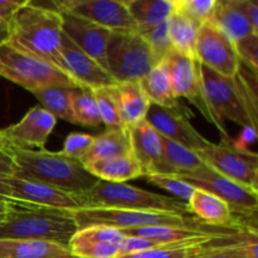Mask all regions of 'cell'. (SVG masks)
<instances>
[{"instance_id":"cell-23","label":"cell","mask_w":258,"mask_h":258,"mask_svg":"<svg viewBox=\"0 0 258 258\" xmlns=\"http://www.w3.org/2000/svg\"><path fill=\"white\" fill-rule=\"evenodd\" d=\"M0 258H73L62 244L29 239H0Z\"/></svg>"},{"instance_id":"cell-42","label":"cell","mask_w":258,"mask_h":258,"mask_svg":"<svg viewBox=\"0 0 258 258\" xmlns=\"http://www.w3.org/2000/svg\"><path fill=\"white\" fill-rule=\"evenodd\" d=\"M257 139V128L254 127H251V126H248V127H243L242 128V133L241 135L238 136V139H236V140H233V146L236 149H238V150H242V151H248V146L251 145V144H253L254 141H256Z\"/></svg>"},{"instance_id":"cell-26","label":"cell","mask_w":258,"mask_h":258,"mask_svg":"<svg viewBox=\"0 0 258 258\" xmlns=\"http://www.w3.org/2000/svg\"><path fill=\"white\" fill-rule=\"evenodd\" d=\"M125 3L139 33L166 22L175 12V0H125Z\"/></svg>"},{"instance_id":"cell-38","label":"cell","mask_w":258,"mask_h":258,"mask_svg":"<svg viewBox=\"0 0 258 258\" xmlns=\"http://www.w3.org/2000/svg\"><path fill=\"white\" fill-rule=\"evenodd\" d=\"M258 238L241 244L208 248L196 258H258Z\"/></svg>"},{"instance_id":"cell-27","label":"cell","mask_w":258,"mask_h":258,"mask_svg":"<svg viewBox=\"0 0 258 258\" xmlns=\"http://www.w3.org/2000/svg\"><path fill=\"white\" fill-rule=\"evenodd\" d=\"M140 85L151 105L164 108L178 107V98L174 95L170 76L163 63L156 64L140 81Z\"/></svg>"},{"instance_id":"cell-36","label":"cell","mask_w":258,"mask_h":258,"mask_svg":"<svg viewBox=\"0 0 258 258\" xmlns=\"http://www.w3.org/2000/svg\"><path fill=\"white\" fill-rule=\"evenodd\" d=\"M144 178H145V180L149 184H153V185L158 186V188L163 189V190L169 191L173 196H175L174 198L179 199V201L184 202V203H188V201L190 199L191 194L194 191L193 186L186 184L185 181H183L180 178L175 175L148 174V175H144Z\"/></svg>"},{"instance_id":"cell-15","label":"cell","mask_w":258,"mask_h":258,"mask_svg":"<svg viewBox=\"0 0 258 258\" xmlns=\"http://www.w3.org/2000/svg\"><path fill=\"white\" fill-rule=\"evenodd\" d=\"M176 108H164L151 105L146 115V120L160 134V136L174 141L194 153L207 148L211 141L207 140L191 125L183 111Z\"/></svg>"},{"instance_id":"cell-14","label":"cell","mask_w":258,"mask_h":258,"mask_svg":"<svg viewBox=\"0 0 258 258\" xmlns=\"http://www.w3.org/2000/svg\"><path fill=\"white\" fill-rule=\"evenodd\" d=\"M60 57L64 72L80 88L93 91L117 83L105 68L81 50L63 32L60 35Z\"/></svg>"},{"instance_id":"cell-5","label":"cell","mask_w":258,"mask_h":258,"mask_svg":"<svg viewBox=\"0 0 258 258\" xmlns=\"http://www.w3.org/2000/svg\"><path fill=\"white\" fill-rule=\"evenodd\" d=\"M78 229L92 226L112 227L117 229L146 228V227H181V228L202 229L211 232H241L254 231L232 227H216L201 221L194 216H183L164 212L126 211V209L82 208L73 212Z\"/></svg>"},{"instance_id":"cell-25","label":"cell","mask_w":258,"mask_h":258,"mask_svg":"<svg viewBox=\"0 0 258 258\" xmlns=\"http://www.w3.org/2000/svg\"><path fill=\"white\" fill-rule=\"evenodd\" d=\"M131 153L130 138L127 128L106 130L101 135L93 138V143L87 153L80 159L81 164L86 166L93 161L105 160L116 156L128 155Z\"/></svg>"},{"instance_id":"cell-29","label":"cell","mask_w":258,"mask_h":258,"mask_svg":"<svg viewBox=\"0 0 258 258\" xmlns=\"http://www.w3.org/2000/svg\"><path fill=\"white\" fill-rule=\"evenodd\" d=\"M199 27L175 10L168 19V34L171 47L180 54L196 58V42Z\"/></svg>"},{"instance_id":"cell-37","label":"cell","mask_w":258,"mask_h":258,"mask_svg":"<svg viewBox=\"0 0 258 258\" xmlns=\"http://www.w3.org/2000/svg\"><path fill=\"white\" fill-rule=\"evenodd\" d=\"M15 171H17V165H15L13 146L5 140L0 128V202L4 203L10 202L7 180L15 175Z\"/></svg>"},{"instance_id":"cell-30","label":"cell","mask_w":258,"mask_h":258,"mask_svg":"<svg viewBox=\"0 0 258 258\" xmlns=\"http://www.w3.org/2000/svg\"><path fill=\"white\" fill-rule=\"evenodd\" d=\"M76 88L68 87H47L33 91L34 97L39 101L40 107L67 122L76 123L72 112V93Z\"/></svg>"},{"instance_id":"cell-21","label":"cell","mask_w":258,"mask_h":258,"mask_svg":"<svg viewBox=\"0 0 258 258\" xmlns=\"http://www.w3.org/2000/svg\"><path fill=\"white\" fill-rule=\"evenodd\" d=\"M112 88L125 127L145 120L151 103L141 87L140 81L116 83Z\"/></svg>"},{"instance_id":"cell-45","label":"cell","mask_w":258,"mask_h":258,"mask_svg":"<svg viewBox=\"0 0 258 258\" xmlns=\"http://www.w3.org/2000/svg\"><path fill=\"white\" fill-rule=\"evenodd\" d=\"M8 209V203H4V202H0V219L5 216Z\"/></svg>"},{"instance_id":"cell-7","label":"cell","mask_w":258,"mask_h":258,"mask_svg":"<svg viewBox=\"0 0 258 258\" xmlns=\"http://www.w3.org/2000/svg\"><path fill=\"white\" fill-rule=\"evenodd\" d=\"M0 77L22 86L29 92L47 87L80 88L62 70L19 52L7 43L0 47Z\"/></svg>"},{"instance_id":"cell-28","label":"cell","mask_w":258,"mask_h":258,"mask_svg":"<svg viewBox=\"0 0 258 258\" xmlns=\"http://www.w3.org/2000/svg\"><path fill=\"white\" fill-rule=\"evenodd\" d=\"M163 141V175H179L190 173L206 164L194 151L168 140L161 136Z\"/></svg>"},{"instance_id":"cell-34","label":"cell","mask_w":258,"mask_h":258,"mask_svg":"<svg viewBox=\"0 0 258 258\" xmlns=\"http://www.w3.org/2000/svg\"><path fill=\"white\" fill-rule=\"evenodd\" d=\"M217 2L218 0H175V10L201 27L212 22Z\"/></svg>"},{"instance_id":"cell-4","label":"cell","mask_w":258,"mask_h":258,"mask_svg":"<svg viewBox=\"0 0 258 258\" xmlns=\"http://www.w3.org/2000/svg\"><path fill=\"white\" fill-rule=\"evenodd\" d=\"M17 178L42 181L72 194L90 190L98 181L77 159L45 149H18L13 146Z\"/></svg>"},{"instance_id":"cell-39","label":"cell","mask_w":258,"mask_h":258,"mask_svg":"<svg viewBox=\"0 0 258 258\" xmlns=\"http://www.w3.org/2000/svg\"><path fill=\"white\" fill-rule=\"evenodd\" d=\"M239 63L248 68L252 72L257 73L258 70V34H251L243 38L234 44Z\"/></svg>"},{"instance_id":"cell-16","label":"cell","mask_w":258,"mask_h":258,"mask_svg":"<svg viewBox=\"0 0 258 258\" xmlns=\"http://www.w3.org/2000/svg\"><path fill=\"white\" fill-rule=\"evenodd\" d=\"M7 186L10 201L25 202L35 206L64 211L81 209V204L76 194L68 193L42 181L12 176L7 180Z\"/></svg>"},{"instance_id":"cell-33","label":"cell","mask_w":258,"mask_h":258,"mask_svg":"<svg viewBox=\"0 0 258 258\" xmlns=\"http://www.w3.org/2000/svg\"><path fill=\"white\" fill-rule=\"evenodd\" d=\"M122 241H103L82 244H70L68 248H70L73 258H117L120 256L121 242Z\"/></svg>"},{"instance_id":"cell-40","label":"cell","mask_w":258,"mask_h":258,"mask_svg":"<svg viewBox=\"0 0 258 258\" xmlns=\"http://www.w3.org/2000/svg\"><path fill=\"white\" fill-rule=\"evenodd\" d=\"M95 136L88 135V134H80L73 133L66 138L63 149L59 151L62 155L68 156V158L77 159L80 160L83 155L88 151L93 143Z\"/></svg>"},{"instance_id":"cell-10","label":"cell","mask_w":258,"mask_h":258,"mask_svg":"<svg viewBox=\"0 0 258 258\" xmlns=\"http://www.w3.org/2000/svg\"><path fill=\"white\" fill-rule=\"evenodd\" d=\"M164 66L168 70L170 76V82L173 86L174 95L176 98L185 97L189 102L193 103L199 112L207 118L211 123H213L218 131L221 133L222 140L232 143V138L229 136L228 131L226 130L224 123H222L216 117L207 102L206 97L203 95L201 85V75H199V62L196 58L186 57L180 54L176 50H171L165 59L163 60Z\"/></svg>"},{"instance_id":"cell-17","label":"cell","mask_w":258,"mask_h":258,"mask_svg":"<svg viewBox=\"0 0 258 258\" xmlns=\"http://www.w3.org/2000/svg\"><path fill=\"white\" fill-rule=\"evenodd\" d=\"M57 118L40 106L30 108L19 122L2 128L5 140L18 149H44Z\"/></svg>"},{"instance_id":"cell-35","label":"cell","mask_w":258,"mask_h":258,"mask_svg":"<svg viewBox=\"0 0 258 258\" xmlns=\"http://www.w3.org/2000/svg\"><path fill=\"white\" fill-rule=\"evenodd\" d=\"M140 34L143 35V38L150 47L151 53L158 64L163 62L166 55L173 50L168 34V20L151 28V29L140 33Z\"/></svg>"},{"instance_id":"cell-1","label":"cell","mask_w":258,"mask_h":258,"mask_svg":"<svg viewBox=\"0 0 258 258\" xmlns=\"http://www.w3.org/2000/svg\"><path fill=\"white\" fill-rule=\"evenodd\" d=\"M203 95L216 117L257 128V73L239 64L234 77H224L199 63Z\"/></svg>"},{"instance_id":"cell-6","label":"cell","mask_w":258,"mask_h":258,"mask_svg":"<svg viewBox=\"0 0 258 258\" xmlns=\"http://www.w3.org/2000/svg\"><path fill=\"white\" fill-rule=\"evenodd\" d=\"M76 196L81 204V209H126L190 216L188 204L174 197L151 193L127 183H108L98 180L90 190Z\"/></svg>"},{"instance_id":"cell-20","label":"cell","mask_w":258,"mask_h":258,"mask_svg":"<svg viewBox=\"0 0 258 258\" xmlns=\"http://www.w3.org/2000/svg\"><path fill=\"white\" fill-rule=\"evenodd\" d=\"M126 128L130 138L131 153L140 164L144 175L163 173V141L160 134L146 118Z\"/></svg>"},{"instance_id":"cell-18","label":"cell","mask_w":258,"mask_h":258,"mask_svg":"<svg viewBox=\"0 0 258 258\" xmlns=\"http://www.w3.org/2000/svg\"><path fill=\"white\" fill-rule=\"evenodd\" d=\"M62 32L80 48L107 71L106 52L112 32L91 20L77 15L62 14ZM108 72V71H107Z\"/></svg>"},{"instance_id":"cell-9","label":"cell","mask_w":258,"mask_h":258,"mask_svg":"<svg viewBox=\"0 0 258 258\" xmlns=\"http://www.w3.org/2000/svg\"><path fill=\"white\" fill-rule=\"evenodd\" d=\"M178 178L185 181L190 186L197 189H203L213 196L218 197L226 202L232 208L234 214L256 223V213L258 209V193L251 190L226 176L221 175L209 168L203 165L190 173L179 174Z\"/></svg>"},{"instance_id":"cell-41","label":"cell","mask_w":258,"mask_h":258,"mask_svg":"<svg viewBox=\"0 0 258 258\" xmlns=\"http://www.w3.org/2000/svg\"><path fill=\"white\" fill-rule=\"evenodd\" d=\"M241 12L246 15L252 28L258 32V3L256 0H236Z\"/></svg>"},{"instance_id":"cell-22","label":"cell","mask_w":258,"mask_h":258,"mask_svg":"<svg viewBox=\"0 0 258 258\" xmlns=\"http://www.w3.org/2000/svg\"><path fill=\"white\" fill-rule=\"evenodd\" d=\"M212 23L228 38L233 47L243 38L258 34L246 15L241 12L236 0H218Z\"/></svg>"},{"instance_id":"cell-12","label":"cell","mask_w":258,"mask_h":258,"mask_svg":"<svg viewBox=\"0 0 258 258\" xmlns=\"http://www.w3.org/2000/svg\"><path fill=\"white\" fill-rule=\"evenodd\" d=\"M57 12L91 20L111 32H138L125 0H58Z\"/></svg>"},{"instance_id":"cell-3","label":"cell","mask_w":258,"mask_h":258,"mask_svg":"<svg viewBox=\"0 0 258 258\" xmlns=\"http://www.w3.org/2000/svg\"><path fill=\"white\" fill-rule=\"evenodd\" d=\"M73 212L10 201L0 219V239L45 241L68 247L78 231Z\"/></svg>"},{"instance_id":"cell-11","label":"cell","mask_w":258,"mask_h":258,"mask_svg":"<svg viewBox=\"0 0 258 258\" xmlns=\"http://www.w3.org/2000/svg\"><path fill=\"white\" fill-rule=\"evenodd\" d=\"M232 143L224 140L219 144L211 143L196 154L217 173L258 193L257 154L238 150Z\"/></svg>"},{"instance_id":"cell-44","label":"cell","mask_w":258,"mask_h":258,"mask_svg":"<svg viewBox=\"0 0 258 258\" xmlns=\"http://www.w3.org/2000/svg\"><path fill=\"white\" fill-rule=\"evenodd\" d=\"M27 3V0H0V12H15Z\"/></svg>"},{"instance_id":"cell-43","label":"cell","mask_w":258,"mask_h":258,"mask_svg":"<svg viewBox=\"0 0 258 258\" xmlns=\"http://www.w3.org/2000/svg\"><path fill=\"white\" fill-rule=\"evenodd\" d=\"M13 14L14 12H0V47L9 39Z\"/></svg>"},{"instance_id":"cell-8","label":"cell","mask_w":258,"mask_h":258,"mask_svg":"<svg viewBox=\"0 0 258 258\" xmlns=\"http://www.w3.org/2000/svg\"><path fill=\"white\" fill-rule=\"evenodd\" d=\"M106 60L108 73L117 83L141 81L158 64L139 32H112Z\"/></svg>"},{"instance_id":"cell-13","label":"cell","mask_w":258,"mask_h":258,"mask_svg":"<svg viewBox=\"0 0 258 258\" xmlns=\"http://www.w3.org/2000/svg\"><path fill=\"white\" fill-rule=\"evenodd\" d=\"M196 59L224 77H234L241 64L233 44L212 22L199 27Z\"/></svg>"},{"instance_id":"cell-24","label":"cell","mask_w":258,"mask_h":258,"mask_svg":"<svg viewBox=\"0 0 258 258\" xmlns=\"http://www.w3.org/2000/svg\"><path fill=\"white\" fill-rule=\"evenodd\" d=\"M85 168L96 179L108 183H125L144 175L140 164L133 154L93 161Z\"/></svg>"},{"instance_id":"cell-32","label":"cell","mask_w":258,"mask_h":258,"mask_svg":"<svg viewBox=\"0 0 258 258\" xmlns=\"http://www.w3.org/2000/svg\"><path fill=\"white\" fill-rule=\"evenodd\" d=\"M92 93L95 96L96 103H97L101 120H102V123L106 125L107 130L126 128L120 117V111H118L117 101H116L112 86L97 88V90H93Z\"/></svg>"},{"instance_id":"cell-31","label":"cell","mask_w":258,"mask_h":258,"mask_svg":"<svg viewBox=\"0 0 258 258\" xmlns=\"http://www.w3.org/2000/svg\"><path fill=\"white\" fill-rule=\"evenodd\" d=\"M72 112L76 125L97 127L102 123L92 91L76 88L72 93Z\"/></svg>"},{"instance_id":"cell-19","label":"cell","mask_w":258,"mask_h":258,"mask_svg":"<svg viewBox=\"0 0 258 258\" xmlns=\"http://www.w3.org/2000/svg\"><path fill=\"white\" fill-rule=\"evenodd\" d=\"M186 204H188L189 213L194 214V217L211 224V226L257 231L254 222H249L234 214L231 207L226 202L203 189L194 188L193 194Z\"/></svg>"},{"instance_id":"cell-2","label":"cell","mask_w":258,"mask_h":258,"mask_svg":"<svg viewBox=\"0 0 258 258\" xmlns=\"http://www.w3.org/2000/svg\"><path fill=\"white\" fill-rule=\"evenodd\" d=\"M62 14L27 0L12 17L7 44L63 70L60 57Z\"/></svg>"}]
</instances>
